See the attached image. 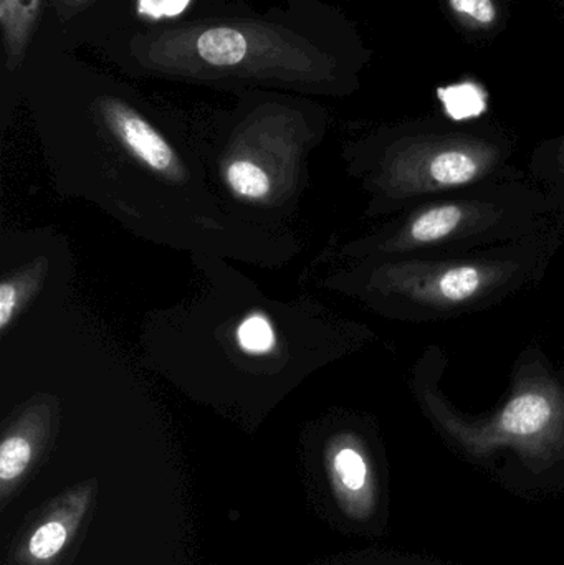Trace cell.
Listing matches in <instances>:
<instances>
[{
  "instance_id": "1",
  "label": "cell",
  "mask_w": 564,
  "mask_h": 565,
  "mask_svg": "<svg viewBox=\"0 0 564 565\" xmlns=\"http://www.w3.org/2000/svg\"><path fill=\"white\" fill-rule=\"evenodd\" d=\"M141 68L194 79L311 83L331 78L334 62L307 36L262 20H225L132 36Z\"/></svg>"
},
{
  "instance_id": "2",
  "label": "cell",
  "mask_w": 564,
  "mask_h": 565,
  "mask_svg": "<svg viewBox=\"0 0 564 565\" xmlns=\"http://www.w3.org/2000/svg\"><path fill=\"white\" fill-rule=\"evenodd\" d=\"M550 204L532 191L490 189L460 201L437 202L414 211L380 245L384 254H411L433 248L467 247L515 238L533 231Z\"/></svg>"
},
{
  "instance_id": "3",
  "label": "cell",
  "mask_w": 564,
  "mask_h": 565,
  "mask_svg": "<svg viewBox=\"0 0 564 565\" xmlns=\"http://www.w3.org/2000/svg\"><path fill=\"white\" fill-rule=\"evenodd\" d=\"M522 258L480 257L397 262L376 275L381 292L393 296L411 319L437 318L479 308L523 282Z\"/></svg>"
},
{
  "instance_id": "4",
  "label": "cell",
  "mask_w": 564,
  "mask_h": 565,
  "mask_svg": "<svg viewBox=\"0 0 564 565\" xmlns=\"http://www.w3.org/2000/svg\"><path fill=\"white\" fill-rule=\"evenodd\" d=\"M497 152L476 142H429L411 146L391 158L383 172L387 192L413 199L436 192L457 191L492 178Z\"/></svg>"
},
{
  "instance_id": "5",
  "label": "cell",
  "mask_w": 564,
  "mask_h": 565,
  "mask_svg": "<svg viewBox=\"0 0 564 565\" xmlns=\"http://www.w3.org/2000/svg\"><path fill=\"white\" fill-rule=\"evenodd\" d=\"M96 108L106 128L132 158L168 179L182 178V166L174 149L141 113L113 96L99 98Z\"/></svg>"
},
{
  "instance_id": "6",
  "label": "cell",
  "mask_w": 564,
  "mask_h": 565,
  "mask_svg": "<svg viewBox=\"0 0 564 565\" xmlns=\"http://www.w3.org/2000/svg\"><path fill=\"white\" fill-rule=\"evenodd\" d=\"M43 0H0V35L9 72H17L25 62L35 35Z\"/></svg>"
},
{
  "instance_id": "7",
  "label": "cell",
  "mask_w": 564,
  "mask_h": 565,
  "mask_svg": "<svg viewBox=\"0 0 564 565\" xmlns=\"http://www.w3.org/2000/svg\"><path fill=\"white\" fill-rule=\"evenodd\" d=\"M225 181L235 195L248 201H260L270 192L272 182L267 172L257 162L237 159L225 171Z\"/></svg>"
},
{
  "instance_id": "8",
  "label": "cell",
  "mask_w": 564,
  "mask_h": 565,
  "mask_svg": "<svg viewBox=\"0 0 564 565\" xmlns=\"http://www.w3.org/2000/svg\"><path fill=\"white\" fill-rule=\"evenodd\" d=\"M237 342L245 354L264 355L275 348L277 338L264 315H251L238 324Z\"/></svg>"
},
{
  "instance_id": "9",
  "label": "cell",
  "mask_w": 564,
  "mask_h": 565,
  "mask_svg": "<svg viewBox=\"0 0 564 565\" xmlns=\"http://www.w3.org/2000/svg\"><path fill=\"white\" fill-rule=\"evenodd\" d=\"M32 457L29 441L22 437H9L0 447V478L2 481L15 480L25 471Z\"/></svg>"
},
{
  "instance_id": "10",
  "label": "cell",
  "mask_w": 564,
  "mask_h": 565,
  "mask_svg": "<svg viewBox=\"0 0 564 565\" xmlns=\"http://www.w3.org/2000/svg\"><path fill=\"white\" fill-rule=\"evenodd\" d=\"M334 470L348 490H361L366 483L368 468L363 457L353 448H343L334 457Z\"/></svg>"
},
{
  "instance_id": "11",
  "label": "cell",
  "mask_w": 564,
  "mask_h": 565,
  "mask_svg": "<svg viewBox=\"0 0 564 565\" xmlns=\"http://www.w3.org/2000/svg\"><path fill=\"white\" fill-rule=\"evenodd\" d=\"M66 530L60 523H49L40 527L30 541V554L36 559H49L65 546Z\"/></svg>"
},
{
  "instance_id": "12",
  "label": "cell",
  "mask_w": 564,
  "mask_h": 565,
  "mask_svg": "<svg viewBox=\"0 0 564 565\" xmlns=\"http://www.w3.org/2000/svg\"><path fill=\"white\" fill-rule=\"evenodd\" d=\"M191 0H136V13L145 20H164L188 9Z\"/></svg>"
},
{
  "instance_id": "13",
  "label": "cell",
  "mask_w": 564,
  "mask_h": 565,
  "mask_svg": "<svg viewBox=\"0 0 564 565\" xmlns=\"http://www.w3.org/2000/svg\"><path fill=\"white\" fill-rule=\"evenodd\" d=\"M456 12L470 17L479 23H492L497 17V9L492 0H450Z\"/></svg>"
},
{
  "instance_id": "14",
  "label": "cell",
  "mask_w": 564,
  "mask_h": 565,
  "mask_svg": "<svg viewBox=\"0 0 564 565\" xmlns=\"http://www.w3.org/2000/svg\"><path fill=\"white\" fill-rule=\"evenodd\" d=\"M17 301H19V292H17L15 285L7 281L2 282L0 285V329L2 331L9 326L10 319L13 318Z\"/></svg>"
},
{
  "instance_id": "15",
  "label": "cell",
  "mask_w": 564,
  "mask_h": 565,
  "mask_svg": "<svg viewBox=\"0 0 564 565\" xmlns=\"http://www.w3.org/2000/svg\"><path fill=\"white\" fill-rule=\"evenodd\" d=\"M95 0H55L56 19L60 23H68L83 10L88 9Z\"/></svg>"
}]
</instances>
